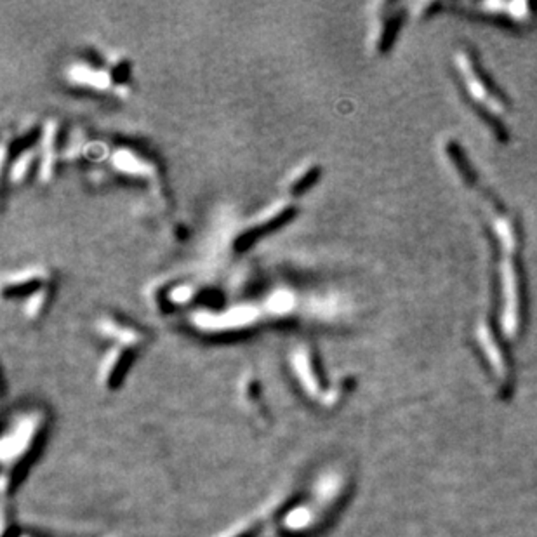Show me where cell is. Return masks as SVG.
I'll return each mask as SVG.
<instances>
[{
  "label": "cell",
  "instance_id": "obj_1",
  "mask_svg": "<svg viewBox=\"0 0 537 537\" xmlns=\"http://www.w3.org/2000/svg\"><path fill=\"white\" fill-rule=\"evenodd\" d=\"M294 209L296 207L287 204V202H277V204H273L272 207H268L265 212H261V214L254 219L252 225H249L247 228L242 231L240 238H238L237 242V247H247L249 244H252V240H254L256 237L282 225L284 221H287V219L290 218V214H294Z\"/></svg>",
  "mask_w": 537,
  "mask_h": 537
},
{
  "label": "cell",
  "instance_id": "obj_2",
  "mask_svg": "<svg viewBox=\"0 0 537 537\" xmlns=\"http://www.w3.org/2000/svg\"><path fill=\"white\" fill-rule=\"evenodd\" d=\"M259 318V309L254 307H237L226 309L223 313H198L193 315V320L204 329H228V327H245L254 323Z\"/></svg>",
  "mask_w": 537,
  "mask_h": 537
},
{
  "label": "cell",
  "instance_id": "obj_3",
  "mask_svg": "<svg viewBox=\"0 0 537 537\" xmlns=\"http://www.w3.org/2000/svg\"><path fill=\"white\" fill-rule=\"evenodd\" d=\"M45 272L38 266H30L23 268L20 272H14L3 279V293L6 294H27L30 290L41 289V284L44 282Z\"/></svg>",
  "mask_w": 537,
  "mask_h": 537
},
{
  "label": "cell",
  "instance_id": "obj_4",
  "mask_svg": "<svg viewBox=\"0 0 537 537\" xmlns=\"http://www.w3.org/2000/svg\"><path fill=\"white\" fill-rule=\"evenodd\" d=\"M68 80L75 82L82 87L94 89V91H105L113 84V73L108 70L94 68L87 63H78L73 65L68 72Z\"/></svg>",
  "mask_w": 537,
  "mask_h": 537
},
{
  "label": "cell",
  "instance_id": "obj_5",
  "mask_svg": "<svg viewBox=\"0 0 537 537\" xmlns=\"http://www.w3.org/2000/svg\"><path fill=\"white\" fill-rule=\"evenodd\" d=\"M320 176V167L316 163H303L296 167L286 179V191L289 195H300L309 190Z\"/></svg>",
  "mask_w": 537,
  "mask_h": 537
},
{
  "label": "cell",
  "instance_id": "obj_6",
  "mask_svg": "<svg viewBox=\"0 0 537 537\" xmlns=\"http://www.w3.org/2000/svg\"><path fill=\"white\" fill-rule=\"evenodd\" d=\"M113 162H115L117 169L126 174H140L141 176V174H145L150 169L148 163L141 156L134 155L133 152H119L115 159H113Z\"/></svg>",
  "mask_w": 537,
  "mask_h": 537
},
{
  "label": "cell",
  "instance_id": "obj_7",
  "mask_svg": "<svg viewBox=\"0 0 537 537\" xmlns=\"http://www.w3.org/2000/svg\"><path fill=\"white\" fill-rule=\"evenodd\" d=\"M294 308V296L290 290H275L272 296L266 300L265 311L272 313L275 316L287 315Z\"/></svg>",
  "mask_w": 537,
  "mask_h": 537
},
{
  "label": "cell",
  "instance_id": "obj_8",
  "mask_svg": "<svg viewBox=\"0 0 537 537\" xmlns=\"http://www.w3.org/2000/svg\"><path fill=\"white\" fill-rule=\"evenodd\" d=\"M34 152H21V155L14 160L13 167H10V181H13V183H21V181L30 174V170L34 169Z\"/></svg>",
  "mask_w": 537,
  "mask_h": 537
},
{
  "label": "cell",
  "instance_id": "obj_9",
  "mask_svg": "<svg viewBox=\"0 0 537 537\" xmlns=\"http://www.w3.org/2000/svg\"><path fill=\"white\" fill-rule=\"evenodd\" d=\"M49 294H51V289H49L47 286L41 287V289H37L35 293H31L27 304H24V313H27V316L35 318V316L41 315V313L44 311V308L47 307Z\"/></svg>",
  "mask_w": 537,
  "mask_h": 537
}]
</instances>
